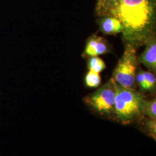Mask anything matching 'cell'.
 <instances>
[{
  "label": "cell",
  "mask_w": 156,
  "mask_h": 156,
  "mask_svg": "<svg viewBox=\"0 0 156 156\" xmlns=\"http://www.w3.org/2000/svg\"><path fill=\"white\" fill-rule=\"evenodd\" d=\"M145 49L138 59L139 62L147 68L149 71L156 73V41L155 37L151 35L145 42Z\"/></svg>",
  "instance_id": "5"
},
{
  "label": "cell",
  "mask_w": 156,
  "mask_h": 156,
  "mask_svg": "<svg viewBox=\"0 0 156 156\" xmlns=\"http://www.w3.org/2000/svg\"><path fill=\"white\" fill-rule=\"evenodd\" d=\"M84 82L86 86L89 88L99 87L101 83V78L100 73L89 70L85 75Z\"/></svg>",
  "instance_id": "9"
},
{
  "label": "cell",
  "mask_w": 156,
  "mask_h": 156,
  "mask_svg": "<svg viewBox=\"0 0 156 156\" xmlns=\"http://www.w3.org/2000/svg\"><path fill=\"white\" fill-rule=\"evenodd\" d=\"M136 83L138 84L140 89L142 91H146V82L144 70L139 68L135 75Z\"/></svg>",
  "instance_id": "13"
},
{
  "label": "cell",
  "mask_w": 156,
  "mask_h": 156,
  "mask_svg": "<svg viewBox=\"0 0 156 156\" xmlns=\"http://www.w3.org/2000/svg\"><path fill=\"white\" fill-rule=\"evenodd\" d=\"M137 62L135 47L127 44L123 55L113 73L112 78L117 84L126 89L135 90Z\"/></svg>",
  "instance_id": "3"
},
{
  "label": "cell",
  "mask_w": 156,
  "mask_h": 156,
  "mask_svg": "<svg viewBox=\"0 0 156 156\" xmlns=\"http://www.w3.org/2000/svg\"><path fill=\"white\" fill-rule=\"evenodd\" d=\"M117 84L112 77L106 83L84 98V102L102 115L115 113Z\"/></svg>",
  "instance_id": "4"
},
{
  "label": "cell",
  "mask_w": 156,
  "mask_h": 156,
  "mask_svg": "<svg viewBox=\"0 0 156 156\" xmlns=\"http://www.w3.org/2000/svg\"><path fill=\"white\" fill-rule=\"evenodd\" d=\"M145 101L143 95L135 90L128 89L117 84L115 113L123 124H128L142 114Z\"/></svg>",
  "instance_id": "2"
},
{
  "label": "cell",
  "mask_w": 156,
  "mask_h": 156,
  "mask_svg": "<svg viewBox=\"0 0 156 156\" xmlns=\"http://www.w3.org/2000/svg\"><path fill=\"white\" fill-rule=\"evenodd\" d=\"M109 51L110 48L106 40L101 37L93 35L86 42L83 55L85 57H90L104 55Z\"/></svg>",
  "instance_id": "6"
},
{
  "label": "cell",
  "mask_w": 156,
  "mask_h": 156,
  "mask_svg": "<svg viewBox=\"0 0 156 156\" xmlns=\"http://www.w3.org/2000/svg\"><path fill=\"white\" fill-rule=\"evenodd\" d=\"M156 119H151V120H149L147 123V128L149 130V133L151 134L153 137L154 138H156Z\"/></svg>",
  "instance_id": "14"
},
{
  "label": "cell",
  "mask_w": 156,
  "mask_h": 156,
  "mask_svg": "<svg viewBox=\"0 0 156 156\" xmlns=\"http://www.w3.org/2000/svg\"><path fill=\"white\" fill-rule=\"evenodd\" d=\"M122 0H98L97 10L105 16H110L113 9Z\"/></svg>",
  "instance_id": "8"
},
{
  "label": "cell",
  "mask_w": 156,
  "mask_h": 156,
  "mask_svg": "<svg viewBox=\"0 0 156 156\" xmlns=\"http://www.w3.org/2000/svg\"><path fill=\"white\" fill-rule=\"evenodd\" d=\"M145 82H146V91H153L156 87V76L153 73L150 71H144Z\"/></svg>",
  "instance_id": "12"
},
{
  "label": "cell",
  "mask_w": 156,
  "mask_h": 156,
  "mask_svg": "<svg viewBox=\"0 0 156 156\" xmlns=\"http://www.w3.org/2000/svg\"><path fill=\"white\" fill-rule=\"evenodd\" d=\"M100 27L102 33L106 35L121 33L123 27L120 22L115 17L108 16L101 20Z\"/></svg>",
  "instance_id": "7"
},
{
  "label": "cell",
  "mask_w": 156,
  "mask_h": 156,
  "mask_svg": "<svg viewBox=\"0 0 156 156\" xmlns=\"http://www.w3.org/2000/svg\"><path fill=\"white\" fill-rule=\"evenodd\" d=\"M123 27V37L127 44H145L153 35L155 23L153 0H122L112 11Z\"/></svg>",
  "instance_id": "1"
},
{
  "label": "cell",
  "mask_w": 156,
  "mask_h": 156,
  "mask_svg": "<svg viewBox=\"0 0 156 156\" xmlns=\"http://www.w3.org/2000/svg\"><path fill=\"white\" fill-rule=\"evenodd\" d=\"M156 98L151 101H144L142 108V113L147 116L151 119H156Z\"/></svg>",
  "instance_id": "11"
},
{
  "label": "cell",
  "mask_w": 156,
  "mask_h": 156,
  "mask_svg": "<svg viewBox=\"0 0 156 156\" xmlns=\"http://www.w3.org/2000/svg\"><path fill=\"white\" fill-rule=\"evenodd\" d=\"M87 66L89 70L97 73H101L106 68L105 62L98 56L90 57Z\"/></svg>",
  "instance_id": "10"
}]
</instances>
